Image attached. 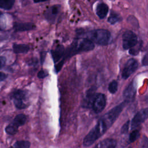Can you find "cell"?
I'll return each mask as SVG.
<instances>
[{
    "instance_id": "obj_8",
    "label": "cell",
    "mask_w": 148,
    "mask_h": 148,
    "mask_svg": "<svg viewBox=\"0 0 148 148\" xmlns=\"http://www.w3.org/2000/svg\"><path fill=\"white\" fill-rule=\"evenodd\" d=\"M77 53L79 51H87L94 49V44L93 42L89 38H83L78 43L77 41H75Z\"/></svg>"
},
{
    "instance_id": "obj_24",
    "label": "cell",
    "mask_w": 148,
    "mask_h": 148,
    "mask_svg": "<svg viewBox=\"0 0 148 148\" xmlns=\"http://www.w3.org/2000/svg\"><path fill=\"white\" fill-rule=\"evenodd\" d=\"M139 148H148V138L143 136L139 145Z\"/></svg>"
},
{
    "instance_id": "obj_15",
    "label": "cell",
    "mask_w": 148,
    "mask_h": 148,
    "mask_svg": "<svg viewBox=\"0 0 148 148\" xmlns=\"http://www.w3.org/2000/svg\"><path fill=\"white\" fill-rule=\"evenodd\" d=\"M13 51L15 53H25L29 51V47L28 45L24 44H13Z\"/></svg>"
},
{
    "instance_id": "obj_32",
    "label": "cell",
    "mask_w": 148,
    "mask_h": 148,
    "mask_svg": "<svg viewBox=\"0 0 148 148\" xmlns=\"http://www.w3.org/2000/svg\"><path fill=\"white\" fill-rule=\"evenodd\" d=\"M129 148H132V147H129Z\"/></svg>"
},
{
    "instance_id": "obj_14",
    "label": "cell",
    "mask_w": 148,
    "mask_h": 148,
    "mask_svg": "<svg viewBox=\"0 0 148 148\" xmlns=\"http://www.w3.org/2000/svg\"><path fill=\"white\" fill-rule=\"evenodd\" d=\"M108 6L105 3H99L97 6L96 13L100 18H103L107 15L108 12Z\"/></svg>"
},
{
    "instance_id": "obj_31",
    "label": "cell",
    "mask_w": 148,
    "mask_h": 148,
    "mask_svg": "<svg viewBox=\"0 0 148 148\" xmlns=\"http://www.w3.org/2000/svg\"><path fill=\"white\" fill-rule=\"evenodd\" d=\"M9 148H14V147H9Z\"/></svg>"
},
{
    "instance_id": "obj_1",
    "label": "cell",
    "mask_w": 148,
    "mask_h": 148,
    "mask_svg": "<svg viewBox=\"0 0 148 148\" xmlns=\"http://www.w3.org/2000/svg\"><path fill=\"white\" fill-rule=\"evenodd\" d=\"M109 128L104 120L101 118L95 127L88 132L83 139V145L86 147L91 146L100 138Z\"/></svg>"
},
{
    "instance_id": "obj_28",
    "label": "cell",
    "mask_w": 148,
    "mask_h": 148,
    "mask_svg": "<svg viewBox=\"0 0 148 148\" xmlns=\"http://www.w3.org/2000/svg\"><path fill=\"white\" fill-rule=\"evenodd\" d=\"M5 62H6V58H5V57H1V68H2L3 66V65H5Z\"/></svg>"
},
{
    "instance_id": "obj_27",
    "label": "cell",
    "mask_w": 148,
    "mask_h": 148,
    "mask_svg": "<svg viewBox=\"0 0 148 148\" xmlns=\"http://www.w3.org/2000/svg\"><path fill=\"white\" fill-rule=\"evenodd\" d=\"M63 63H64V60H62V61H61L59 64H58L57 65V66H56V70H57V71L58 72L59 70H60V69L61 68V67H62V65H63Z\"/></svg>"
},
{
    "instance_id": "obj_30",
    "label": "cell",
    "mask_w": 148,
    "mask_h": 148,
    "mask_svg": "<svg viewBox=\"0 0 148 148\" xmlns=\"http://www.w3.org/2000/svg\"><path fill=\"white\" fill-rule=\"evenodd\" d=\"M46 1H47V0H34V1L35 2H45Z\"/></svg>"
},
{
    "instance_id": "obj_23",
    "label": "cell",
    "mask_w": 148,
    "mask_h": 148,
    "mask_svg": "<svg viewBox=\"0 0 148 148\" xmlns=\"http://www.w3.org/2000/svg\"><path fill=\"white\" fill-rule=\"evenodd\" d=\"M139 136V132L137 130H134L130 135L129 140L131 142H133L135 141Z\"/></svg>"
},
{
    "instance_id": "obj_10",
    "label": "cell",
    "mask_w": 148,
    "mask_h": 148,
    "mask_svg": "<svg viewBox=\"0 0 148 148\" xmlns=\"http://www.w3.org/2000/svg\"><path fill=\"white\" fill-rule=\"evenodd\" d=\"M60 7L61 6L60 5H54L47 10L45 14V16L46 18L49 22H55V20L60 12Z\"/></svg>"
},
{
    "instance_id": "obj_13",
    "label": "cell",
    "mask_w": 148,
    "mask_h": 148,
    "mask_svg": "<svg viewBox=\"0 0 148 148\" xmlns=\"http://www.w3.org/2000/svg\"><path fill=\"white\" fill-rule=\"evenodd\" d=\"M65 49L63 46L59 45L57 46L54 50L51 51L52 57L55 62H57L62 57L64 54Z\"/></svg>"
},
{
    "instance_id": "obj_9",
    "label": "cell",
    "mask_w": 148,
    "mask_h": 148,
    "mask_svg": "<svg viewBox=\"0 0 148 148\" xmlns=\"http://www.w3.org/2000/svg\"><path fill=\"white\" fill-rule=\"evenodd\" d=\"M136 94V86L134 82H132L123 92V97L125 102H129L134 100Z\"/></svg>"
},
{
    "instance_id": "obj_21",
    "label": "cell",
    "mask_w": 148,
    "mask_h": 148,
    "mask_svg": "<svg viewBox=\"0 0 148 148\" xmlns=\"http://www.w3.org/2000/svg\"><path fill=\"white\" fill-rule=\"evenodd\" d=\"M31 143L29 141L20 140L17 141L14 144V148H29Z\"/></svg>"
},
{
    "instance_id": "obj_16",
    "label": "cell",
    "mask_w": 148,
    "mask_h": 148,
    "mask_svg": "<svg viewBox=\"0 0 148 148\" xmlns=\"http://www.w3.org/2000/svg\"><path fill=\"white\" fill-rule=\"evenodd\" d=\"M26 121H27L26 116L23 114H19L15 117L13 123H14L17 127H19L24 124Z\"/></svg>"
},
{
    "instance_id": "obj_4",
    "label": "cell",
    "mask_w": 148,
    "mask_h": 148,
    "mask_svg": "<svg viewBox=\"0 0 148 148\" xmlns=\"http://www.w3.org/2000/svg\"><path fill=\"white\" fill-rule=\"evenodd\" d=\"M137 36L131 31H125L123 35V47L124 49L134 47L137 44Z\"/></svg>"
},
{
    "instance_id": "obj_6",
    "label": "cell",
    "mask_w": 148,
    "mask_h": 148,
    "mask_svg": "<svg viewBox=\"0 0 148 148\" xmlns=\"http://www.w3.org/2000/svg\"><path fill=\"white\" fill-rule=\"evenodd\" d=\"M138 62L134 58H131L126 62L122 72V77L124 79L128 78L137 69Z\"/></svg>"
},
{
    "instance_id": "obj_7",
    "label": "cell",
    "mask_w": 148,
    "mask_h": 148,
    "mask_svg": "<svg viewBox=\"0 0 148 148\" xmlns=\"http://www.w3.org/2000/svg\"><path fill=\"white\" fill-rule=\"evenodd\" d=\"M148 118V108L139 111L134 117L131 121V128L135 129Z\"/></svg>"
},
{
    "instance_id": "obj_12",
    "label": "cell",
    "mask_w": 148,
    "mask_h": 148,
    "mask_svg": "<svg viewBox=\"0 0 148 148\" xmlns=\"http://www.w3.org/2000/svg\"><path fill=\"white\" fill-rule=\"evenodd\" d=\"M35 28V25L31 23H15L13 28L16 31H25L32 30Z\"/></svg>"
},
{
    "instance_id": "obj_26",
    "label": "cell",
    "mask_w": 148,
    "mask_h": 148,
    "mask_svg": "<svg viewBox=\"0 0 148 148\" xmlns=\"http://www.w3.org/2000/svg\"><path fill=\"white\" fill-rule=\"evenodd\" d=\"M48 75V73L47 71L45 70H41L38 73V77L39 79H43L46 77Z\"/></svg>"
},
{
    "instance_id": "obj_22",
    "label": "cell",
    "mask_w": 148,
    "mask_h": 148,
    "mask_svg": "<svg viewBox=\"0 0 148 148\" xmlns=\"http://www.w3.org/2000/svg\"><path fill=\"white\" fill-rule=\"evenodd\" d=\"M117 88H118V84H117V81L113 80L109 84L108 90L110 93L114 94L117 91Z\"/></svg>"
},
{
    "instance_id": "obj_20",
    "label": "cell",
    "mask_w": 148,
    "mask_h": 148,
    "mask_svg": "<svg viewBox=\"0 0 148 148\" xmlns=\"http://www.w3.org/2000/svg\"><path fill=\"white\" fill-rule=\"evenodd\" d=\"M120 20H121V18L118 14H117L116 13H115L114 12H112L110 13L109 17H108V21L110 24H115L116 23L119 21Z\"/></svg>"
},
{
    "instance_id": "obj_5",
    "label": "cell",
    "mask_w": 148,
    "mask_h": 148,
    "mask_svg": "<svg viewBox=\"0 0 148 148\" xmlns=\"http://www.w3.org/2000/svg\"><path fill=\"white\" fill-rule=\"evenodd\" d=\"M106 106V98L104 94L98 93L94 97L92 103V108L95 113L101 112Z\"/></svg>"
},
{
    "instance_id": "obj_11",
    "label": "cell",
    "mask_w": 148,
    "mask_h": 148,
    "mask_svg": "<svg viewBox=\"0 0 148 148\" xmlns=\"http://www.w3.org/2000/svg\"><path fill=\"white\" fill-rule=\"evenodd\" d=\"M116 140L112 138H106L98 142L94 148H115Z\"/></svg>"
},
{
    "instance_id": "obj_2",
    "label": "cell",
    "mask_w": 148,
    "mask_h": 148,
    "mask_svg": "<svg viewBox=\"0 0 148 148\" xmlns=\"http://www.w3.org/2000/svg\"><path fill=\"white\" fill-rule=\"evenodd\" d=\"M89 39L99 45H106L110 39V33L104 29H98L91 31L89 34Z\"/></svg>"
},
{
    "instance_id": "obj_29",
    "label": "cell",
    "mask_w": 148,
    "mask_h": 148,
    "mask_svg": "<svg viewBox=\"0 0 148 148\" xmlns=\"http://www.w3.org/2000/svg\"><path fill=\"white\" fill-rule=\"evenodd\" d=\"M7 77V75L6 74H5L3 72H1V74H0V79H1V81H3L6 77Z\"/></svg>"
},
{
    "instance_id": "obj_3",
    "label": "cell",
    "mask_w": 148,
    "mask_h": 148,
    "mask_svg": "<svg viewBox=\"0 0 148 148\" xmlns=\"http://www.w3.org/2000/svg\"><path fill=\"white\" fill-rule=\"evenodd\" d=\"M125 103L126 102L124 101V102H122L119 105L116 106L101 117L105 121V122L107 123L109 127H111V125L117 119L120 113L122 112L124 107L125 106Z\"/></svg>"
},
{
    "instance_id": "obj_17",
    "label": "cell",
    "mask_w": 148,
    "mask_h": 148,
    "mask_svg": "<svg viewBox=\"0 0 148 148\" xmlns=\"http://www.w3.org/2000/svg\"><path fill=\"white\" fill-rule=\"evenodd\" d=\"M15 2V0H0V6L5 10L10 9Z\"/></svg>"
},
{
    "instance_id": "obj_19",
    "label": "cell",
    "mask_w": 148,
    "mask_h": 148,
    "mask_svg": "<svg viewBox=\"0 0 148 148\" xmlns=\"http://www.w3.org/2000/svg\"><path fill=\"white\" fill-rule=\"evenodd\" d=\"M5 131L8 134L14 135L18 131V127L12 123L6 127Z\"/></svg>"
},
{
    "instance_id": "obj_25",
    "label": "cell",
    "mask_w": 148,
    "mask_h": 148,
    "mask_svg": "<svg viewBox=\"0 0 148 148\" xmlns=\"http://www.w3.org/2000/svg\"><path fill=\"white\" fill-rule=\"evenodd\" d=\"M129 126H130V121H128L121 127V133L122 134L127 133L128 132V131Z\"/></svg>"
},
{
    "instance_id": "obj_18",
    "label": "cell",
    "mask_w": 148,
    "mask_h": 148,
    "mask_svg": "<svg viewBox=\"0 0 148 148\" xmlns=\"http://www.w3.org/2000/svg\"><path fill=\"white\" fill-rule=\"evenodd\" d=\"M13 101H24L25 99V93L21 90H17L14 92L13 94Z\"/></svg>"
}]
</instances>
